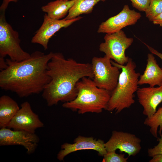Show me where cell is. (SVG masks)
<instances>
[{
  "mask_svg": "<svg viewBox=\"0 0 162 162\" xmlns=\"http://www.w3.org/2000/svg\"><path fill=\"white\" fill-rule=\"evenodd\" d=\"M53 54L37 51L21 61L6 59L7 67L0 72L1 88L14 92L21 98L42 92L51 80L47 71Z\"/></svg>",
  "mask_w": 162,
  "mask_h": 162,
  "instance_id": "1",
  "label": "cell"
},
{
  "mask_svg": "<svg viewBox=\"0 0 162 162\" xmlns=\"http://www.w3.org/2000/svg\"><path fill=\"white\" fill-rule=\"evenodd\" d=\"M47 73L51 80L42 92V96L48 106L59 102H66L76 97L77 82L82 78L93 77L91 64L66 59L61 53H53L48 64Z\"/></svg>",
  "mask_w": 162,
  "mask_h": 162,
  "instance_id": "2",
  "label": "cell"
},
{
  "mask_svg": "<svg viewBox=\"0 0 162 162\" xmlns=\"http://www.w3.org/2000/svg\"><path fill=\"white\" fill-rule=\"evenodd\" d=\"M114 66L122 69L117 85L111 92V96L106 110L119 113L124 109L129 108L135 103L134 94L138 88L140 76L136 72V65L131 58L124 65L119 64L111 60Z\"/></svg>",
  "mask_w": 162,
  "mask_h": 162,
  "instance_id": "3",
  "label": "cell"
},
{
  "mask_svg": "<svg viewBox=\"0 0 162 162\" xmlns=\"http://www.w3.org/2000/svg\"><path fill=\"white\" fill-rule=\"evenodd\" d=\"M77 94L73 100L64 102L62 106L80 114L87 112L100 113L106 110L111 92L98 87L92 79L85 77L76 85Z\"/></svg>",
  "mask_w": 162,
  "mask_h": 162,
  "instance_id": "4",
  "label": "cell"
},
{
  "mask_svg": "<svg viewBox=\"0 0 162 162\" xmlns=\"http://www.w3.org/2000/svg\"><path fill=\"white\" fill-rule=\"evenodd\" d=\"M6 10L0 8V57L8 56L13 61H23L29 57L31 54L21 47L18 32L6 20Z\"/></svg>",
  "mask_w": 162,
  "mask_h": 162,
  "instance_id": "5",
  "label": "cell"
},
{
  "mask_svg": "<svg viewBox=\"0 0 162 162\" xmlns=\"http://www.w3.org/2000/svg\"><path fill=\"white\" fill-rule=\"evenodd\" d=\"M91 64L94 84L98 88L111 92L117 85L120 69L112 65L111 59L105 55L103 57H93Z\"/></svg>",
  "mask_w": 162,
  "mask_h": 162,
  "instance_id": "6",
  "label": "cell"
},
{
  "mask_svg": "<svg viewBox=\"0 0 162 162\" xmlns=\"http://www.w3.org/2000/svg\"><path fill=\"white\" fill-rule=\"evenodd\" d=\"M104 39V41L99 45V50L117 63L125 65L130 58L126 56L125 50L131 45L133 39L127 37L122 30L112 34H106Z\"/></svg>",
  "mask_w": 162,
  "mask_h": 162,
  "instance_id": "7",
  "label": "cell"
},
{
  "mask_svg": "<svg viewBox=\"0 0 162 162\" xmlns=\"http://www.w3.org/2000/svg\"><path fill=\"white\" fill-rule=\"evenodd\" d=\"M35 133L26 131L11 130L7 127L0 129V146L20 145L26 149L27 154H33L39 141Z\"/></svg>",
  "mask_w": 162,
  "mask_h": 162,
  "instance_id": "8",
  "label": "cell"
},
{
  "mask_svg": "<svg viewBox=\"0 0 162 162\" xmlns=\"http://www.w3.org/2000/svg\"><path fill=\"white\" fill-rule=\"evenodd\" d=\"M82 18L79 16L70 20L64 18L56 20L50 18L45 14L43 23L32 38L31 42L41 45L44 50H46L50 39L55 33L62 28L68 27Z\"/></svg>",
  "mask_w": 162,
  "mask_h": 162,
  "instance_id": "9",
  "label": "cell"
},
{
  "mask_svg": "<svg viewBox=\"0 0 162 162\" xmlns=\"http://www.w3.org/2000/svg\"><path fill=\"white\" fill-rule=\"evenodd\" d=\"M141 140L130 133L114 130L110 138L104 145L107 152L119 149L127 154L129 157L134 156L141 149Z\"/></svg>",
  "mask_w": 162,
  "mask_h": 162,
  "instance_id": "10",
  "label": "cell"
},
{
  "mask_svg": "<svg viewBox=\"0 0 162 162\" xmlns=\"http://www.w3.org/2000/svg\"><path fill=\"white\" fill-rule=\"evenodd\" d=\"M38 115L32 110L28 101L22 103L21 107L11 119L7 128L14 130L35 133L36 130L44 126Z\"/></svg>",
  "mask_w": 162,
  "mask_h": 162,
  "instance_id": "11",
  "label": "cell"
},
{
  "mask_svg": "<svg viewBox=\"0 0 162 162\" xmlns=\"http://www.w3.org/2000/svg\"><path fill=\"white\" fill-rule=\"evenodd\" d=\"M141 16L140 13L125 5L118 14L101 23L97 32L108 34L118 32L127 26L135 24Z\"/></svg>",
  "mask_w": 162,
  "mask_h": 162,
  "instance_id": "12",
  "label": "cell"
},
{
  "mask_svg": "<svg viewBox=\"0 0 162 162\" xmlns=\"http://www.w3.org/2000/svg\"><path fill=\"white\" fill-rule=\"evenodd\" d=\"M104 144V141L100 139L79 136L75 139L73 143L66 142L61 145L62 149L58 153L57 158L59 161H63L64 158L70 154L85 150L96 151L100 155L103 156L107 153Z\"/></svg>",
  "mask_w": 162,
  "mask_h": 162,
  "instance_id": "13",
  "label": "cell"
},
{
  "mask_svg": "<svg viewBox=\"0 0 162 162\" xmlns=\"http://www.w3.org/2000/svg\"><path fill=\"white\" fill-rule=\"evenodd\" d=\"M136 92L138 101L143 108V114L147 117H151L162 102V85L138 88Z\"/></svg>",
  "mask_w": 162,
  "mask_h": 162,
  "instance_id": "14",
  "label": "cell"
},
{
  "mask_svg": "<svg viewBox=\"0 0 162 162\" xmlns=\"http://www.w3.org/2000/svg\"><path fill=\"white\" fill-rule=\"evenodd\" d=\"M147 63L143 73L140 75L139 85L148 84L150 87L162 85V69L157 64L152 53L147 55Z\"/></svg>",
  "mask_w": 162,
  "mask_h": 162,
  "instance_id": "15",
  "label": "cell"
},
{
  "mask_svg": "<svg viewBox=\"0 0 162 162\" xmlns=\"http://www.w3.org/2000/svg\"><path fill=\"white\" fill-rule=\"evenodd\" d=\"M74 4L72 0H56L48 3L41 9L50 18L61 20L66 16Z\"/></svg>",
  "mask_w": 162,
  "mask_h": 162,
  "instance_id": "16",
  "label": "cell"
},
{
  "mask_svg": "<svg viewBox=\"0 0 162 162\" xmlns=\"http://www.w3.org/2000/svg\"><path fill=\"white\" fill-rule=\"evenodd\" d=\"M20 108L17 102L7 95L0 98V128L7 127Z\"/></svg>",
  "mask_w": 162,
  "mask_h": 162,
  "instance_id": "17",
  "label": "cell"
},
{
  "mask_svg": "<svg viewBox=\"0 0 162 162\" xmlns=\"http://www.w3.org/2000/svg\"><path fill=\"white\" fill-rule=\"evenodd\" d=\"M72 0L74 4L64 18L70 20L77 17L83 14H88L92 11L94 6L100 1L106 0Z\"/></svg>",
  "mask_w": 162,
  "mask_h": 162,
  "instance_id": "18",
  "label": "cell"
},
{
  "mask_svg": "<svg viewBox=\"0 0 162 162\" xmlns=\"http://www.w3.org/2000/svg\"><path fill=\"white\" fill-rule=\"evenodd\" d=\"M144 124L150 127V131L154 137L158 138V130L160 136L162 135V106L159 107L158 110L151 117H147L145 119Z\"/></svg>",
  "mask_w": 162,
  "mask_h": 162,
  "instance_id": "19",
  "label": "cell"
},
{
  "mask_svg": "<svg viewBox=\"0 0 162 162\" xmlns=\"http://www.w3.org/2000/svg\"><path fill=\"white\" fill-rule=\"evenodd\" d=\"M146 17L152 22L158 15L162 13V0H150L149 6L145 12Z\"/></svg>",
  "mask_w": 162,
  "mask_h": 162,
  "instance_id": "20",
  "label": "cell"
},
{
  "mask_svg": "<svg viewBox=\"0 0 162 162\" xmlns=\"http://www.w3.org/2000/svg\"><path fill=\"white\" fill-rule=\"evenodd\" d=\"M103 157V162H127L128 159L124 154H117L115 150L107 152Z\"/></svg>",
  "mask_w": 162,
  "mask_h": 162,
  "instance_id": "21",
  "label": "cell"
},
{
  "mask_svg": "<svg viewBox=\"0 0 162 162\" xmlns=\"http://www.w3.org/2000/svg\"><path fill=\"white\" fill-rule=\"evenodd\" d=\"M133 7L140 11L145 12L148 9L150 0H129Z\"/></svg>",
  "mask_w": 162,
  "mask_h": 162,
  "instance_id": "22",
  "label": "cell"
},
{
  "mask_svg": "<svg viewBox=\"0 0 162 162\" xmlns=\"http://www.w3.org/2000/svg\"><path fill=\"white\" fill-rule=\"evenodd\" d=\"M158 144L153 148H148V155L149 157L153 156L160 154H162V135L160 137L158 138Z\"/></svg>",
  "mask_w": 162,
  "mask_h": 162,
  "instance_id": "23",
  "label": "cell"
},
{
  "mask_svg": "<svg viewBox=\"0 0 162 162\" xmlns=\"http://www.w3.org/2000/svg\"><path fill=\"white\" fill-rule=\"evenodd\" d=\"M146 46L147 47L148 49L153 54L159 57L162 60V53L160 52L154 48L150 46L147 44L144 43ZM162 69V67L161 68Z\"/></svg>",
  "mask_w": 162,
  "mask_h": 162,
  "instance_id": "24",
  "label": "cell"
},
{
  "mask_svg": "<svg viewBox=\"0 0 162 162\" xmlns=\"http://www.w3.org/2000/svg\"><path fill=\"white\" fill-rule=\"evenodd\" d=\"M152 22L154 24L159 25L162 27V13L157 16Z\"/></svg>",
  "mask_w": 162,
  "mask_h": 162,
  "instance_id": "25",
  "label": "cell"
},
{
  "mask_svg": "<svg viewBox=\"0 0 162 162\" xmlns=\"http://www.w3.org/2000/svg\"><path fill=\"white\" fill-rule=\"evenodd\" d=\"M149 162H162V154L155 155L152 157Z\"/></svg>",
  "mask_w": 162,
  "mask_h": 162,
  "instance_id": "26",
  "label": "cell"
},
{
  "mask_svg": "<svg viewBox=\"0 0 162 162\" xmlns=\"http://www.w3.org/2000/svg\"><path fill=\"white\" fill-rule=\"evenodd\" d=\"M18 0H3L0 8L7 9L9 3L11 2H16Z\"/></svg>",
  "mask_w": 162,
  "mask_h": 162,
  "instance_id": "27",
  "label": "cell"
},
{
  "mask_svg": "<svg viewBox=\"0 0 162 162\" xmlns=\"http://www.w3.org/2000/svg\"><path fill=\"white\" fill-rule=\"evenodd\" d=\"M7 67V64L4 58L0 57V69L1 70L6 68Z\"/></svg>",
  "mask_w": 162,
  "mask_h": 162,
  "instance_id": "28",
  "label": "cell"
}]
</instances>
